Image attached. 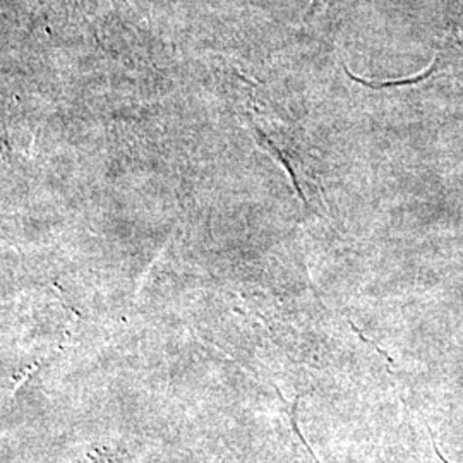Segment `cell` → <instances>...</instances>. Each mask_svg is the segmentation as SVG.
<instances>
[{
  "mask_svg": "<svg viewBox=\"0 0 463 463\" xmlns=\"http://www.w3.org/2000/svg\"><path fill=\"white\" fill-rule=\"evenodd\" d=\"M438 61H439V57H434V61H432V64H430V69H428L426 72H422V74H417L415 78H411V80H400V81H386V83H371V81H365V80L357 78L355 74H352L348 69H345V72L350 76V80H354L355 83L363 84V86H367V88H373V90H380V88H398V86L420 83V81L428 80L430 74L436 71V67H438Z\"/></svg>",
  "mask_w": 463,
  "mask_h": 463,
  "instance_id": "obj_1",
  "label": "cell"
}]
</instances>
